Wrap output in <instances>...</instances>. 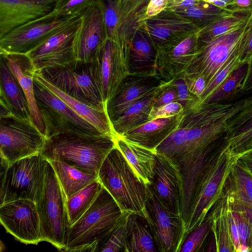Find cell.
I'll return each mask as SVG.
<instances>
[{
  "mask_svg": "<svg viewBox=\"0 0 252 252\" xmlns=\"http://www.w3.org/2000/svg\"><path fill=\"white\" fill-rule=\"evenodd\" d=\"M202 28L156 47L158 72L165 81L181 76L199 53Z\"/></svg>",
  "mask_w": 252,
  "mask_h": 252,
  "instance_id": "obj_13",
  "label": "cell"
},
{
  "mask_svg": "<svg viewBox=\"0 0 252 252\" xmlns=\"http://www.w3.org/2000/svg\"><path fill=\"white\" fill-rule=\"evenodd\" d=\"M229 208L227 195L224 191L209 213L212 218L211 231L214 238L207 251H212L213 248L215 252H236L230 230Z\"/></svg>",
  "mask_w": 252,
  "mask_h": 252,
  "instance_id": "obj_28",
  "label": "cell"
},
{
  "mask_svg": "<svg viewBox=\"0 0 252 252\" xmlns=\"http://www.w3.org/2000/svg\"><path fill=\"white\" fill-rule=\"evenodd\" d=\"M184 112V107L178 102H171L159 107H153L148 116L149 121L172 117Z\"/></svg>",
  "mask_w": 252,
  "mask_h": 252,
  "instance_id": "obj_46",
  "label": "cell"
},
{
  "mask_svg": "<svg viewBox=\"0 0 252 252\" xmlns=\"http://www.w3.org/2000/svg\"><path fill=\"white\" fill-rule=\"evenodd\" d=\"M238 160L223 144L218 150H214L196 184L185 229V239L204 220L222 197L228 176Z\"/></svg>",
  "mask_w": 252,
  "mask_h": 252,
  "instance_id": "obj_4",
  "label": "cell"
},
{
  "mask_svg": "<svg viewBox=\"0 0 252 252\" xmlns=\"http://www.w3.org/2000/svg\"><path fill=\"white\" fill-rule=\"evenodd\" d=\"M45 159L37 154L0 166V205L18 199L35 202L43 181Z\"/></svg>",
  "mask_w": 252,
  "mask_h": 252,
  "instance_id": "obj_7",
  "label": "cell"
},
{
  "mask_svg": "<svg viewBox=\"0 0 252 252\" xmlns=\"http://www.w3.org/2000/svg\"><path fill=\"white\" fill-rule=\"evenodd\" d=\"M188 131L186 127L180 125L177 129L157 147L156 152L176 160L185 151Z\"/></svg>",
  "mask_w": 252,
  "mask_h": 252,
  "instance_id": "obj_39",
  "label": "cell"
},
{
  "mask_svg": "<svg viewBox=\"0 0 252 252\" xmlns=\"http://www.w3.org/2000/svg\"><path fill=\"white\" fill-rule=\"evenodd\" d=\"M239 54L241 63H251L252 61V12L239 49Z\"/></svg>",
  "mask_w": 252,
  "mask_h": 252,
  "instance_id": "obj_47",
  "label": "cell"
},
{
  "mask_svg": "<svg viewBox=\"0 0 252 252\" xmlns=\"http://www.w3.org/2000/svg\"><path fill=\"white\" fill-rule=\"evenodd\" d=\"M98 179L122 211L144 219L150 227L152 220L147 208L145 185L119 149L115 146L104 159Z\"/></svg>",
  "mask_w": 252,
  "mask_h": 252,
  "instance_id": "obj_3",
  "label": "cell"
},
{
  "mask_svg": "<svg viewBox=\"0 0 252 252\" xmlns=\"http://www.w3.org/2000/svg\"><path fill=\"white\" fill-rule=\"evenodd\" d=\"M172 11L181 17L187 18L190 20H193V22L197 26V24H199L201 28L221 18L236 13L231 9L220 8L204 1L188 8L177 9Z\"/></svg>",
  "mask_w": 252,
  "mask_h": 252,
  "instance_id": "obj_35",
  "label": "cell"
},
{
  "mask_svg": "<svg viewBox=\"0 0 252 252\" xmlns=\"http://www.w3.org/2000/svg\"><path fill=\"white\" fill-rule=\"evenodd\" d=\"M147 208L152 220L149 227L157 249L161 252H179L184 241L180 215L170 211L151 185L146 186Z\"/></svg>",
  "mask_w": 252,
  "mask_h": 252,
  "instance_id": "obj_12",
  "label": "cell"
},
{
  "mask_svg": "<svg viewBox=\"0 0 252 252\" xmlns=\"http://www.w3.org/2000/svg\"><path fill=\"white\" fill-rule=\"evenodd\" d=\"M156 161L151 186L164 205L181 216L182 179L180 167L174 159L157 153Z\"/></svg>",
  "mask_w": 252,
  "mask_h": 252,
  "instance_id": "obj_19",
  "label": "cell"
},
{
  "mask_svg": "<svg viewBox=\"0 0 252 252\" xmlns=\"http://www.w3.org/2000/svg\"><path fill=\"white\" fill-rule=\"evenodd\" d=\"M184 116L183 113L170 117L149 121L120 136L146 148L155 149L179 127Z\"/></svg>",
  "mask_w": 252,
  "mask_h": 252,
  "instance_id": "obj_24",
  "label": "cell"
},
{
  "mask_svg": "<svg viewBox=\"0 0 252 252\" xmlns=\"http://www.w3.org/2000/svg\"><path fill=\"white\" fill-rule=\"evenodd\" d=\"M168 0H150L148 4L144 20L159 14L166 7Z\"/></svg>",
  "mask_w": 252,
  "mask_h": 252,
  "instance_id": "obj_50",
  "label": "cell"
},
{
  "mask_svg": "<svg viewBox=\"0 0 252 252\" xmlns=\"http://www.w3.org/2000/svg\"><path fill=\"white\" fill-rule=\"evenodd\" d=\"M177 101V91L176 88L171 84L170 80L167 81L162 87L153 107H159Z\"/></svg>",
  "mask_w": 252,
  "mask_h": 252,
  "instance_id": "obj_49",
  "label": "cell"
},
{
  "mask_svg": "<svg viewBox=\"0 0 252 252\" xmlns=\"http://www.w3.org/2000/svg\"><path fill=\"white\" fill-rule=\"evenodd\" d=\"M223 145L239 158L244 154L252 150V128L245 132L225 137Z\"/></svg>",
  "mask_w": 252,
  "mask_h": 252,
  "instance_id": "obj_43",
  "label": "cell"
},
{
  "mask_svg": "<svg viewBox=\"0 0 252 252\" xmlns=\"http://www.w3.org/2000/svg\"><path fill=\"white\" fill-rule=\"evenodd\" d=\"M77 17L60 15L53 11L0 38V52L26 54Z\"/></svg>",
  "mask_w": 252,
  "mask_h": 252,
  "instance_id": "obj_11",
  "label": "cell"
},
{
  "mask_svg": "<svg viewBox=\"0 0 252 252\" xmlns=\"http://www.w3.org/2000/svg\"><path fill=\"white\" fill-rule=\"evenodd\" d=\"M96 0H57L54 11L63 16L78 17Z\"/></svg>",
  "mask_w": 252,
  "mask_h": 252,
  "instance_id": "obj_44",
  "label": "cell"
},
{
  "mask_svg": "<svg viewBox=\"0 0 252 252\" xmlns=\"http://www.w3.org/2000/svg\"><path fill=\"white\" fill-rule=\"evenodd\" d=\"M49 161L55 172L66 200L98 179L97 174L85 172L63 162Z\"/></svg>",
  "mask_w": 252,
  "mask_h": 252,
  "instance_id": "obj_32",
  "label": "cell"
},
{
  "mask_svg": "<svg viewBox=\"0 0 252 252\" xmlns=\"http://www.w3.org/2000/svg\"><path fill=\"white\" fill-rule=\"evenodd\" d=\"M80 17V25L73 44L74 56L76 60L93 62L107 38L101 0H96Z\"/></svg>",
  "mask_w": 252,
  "mask_h": 252,
  "instance_id": "obj_17",
  "label": "cell"
},
{
  "mask_svg": "<svg viewBox=\"0 0 252 252\" xmlns=\"http://www.w3.org/2000/svg\"><path fill=\"white\" fill-rule=\"evenodd\" d=\"M80 22V17H77L26 54L36 71L63 65L76 60L73 44Z\"/></svg>",
  "mask_w": 252,
  "mask_h": 252,
  "instance_id": "obj_16",
  "label": "cell"
},
{
  "mask_svg": "<svg viewBox=\"0 0 252 252\" xmlns=\"http://www.w3.org/2000/svg\"><path fill=\"white\" fill-rule=\"evenodd\" d=\"M45 140L31 120L12 114L0 117V165L39 154Z\"/></svg>",
  "mask_w": 252,
  "mask_h": 252,
  "instance_id": "obj_8",
  "label": "cell"
},
{
  "mask_svg": "<svg viewBox=\"0 0 252 252\" xmlns=\"http://www.w3.org/2000/svg\"><path fill=\"white\" fill-rule=\"evenodd\" d=\"M57 0H0V38L52 12Z\"/></svg>",
  "mask_w": 252,
  "mask_h": 252,
  "instance_id": "obj_20",
  "label": "cell"
},
{
  "mask_svg": "<svg viewBox=\"0 0 252 252\" xmlns=\"http://www.w3.org/2000/svg\"><path fill=\"white\" fill-rule=\"evenodd\" d=\"M130 214L126 213L123 215L104 242L99 252H124Z\"/></svg>",
  "mask_w": 252,
  "mask_h": 252,
  "instance_id": "obj_40",
  "label": "cell"
},
{
  "mask_svg": "<svg viewBox=\"0 0 252 252\" xmlns=\"http://www.w3.org/2000/svg\"><path fill=\"white\" fill-rule=\"evenodd\" d=\"M233 0H216L212 4L220 8L229 9V7L232 5Z\"/></svg>",
  "mask_w": 252,
  "mask_h": 252,
  "instance_id": "obj_54",
  "label": "cell"
},
{
  "mask_svg": "<svg viewBox=\"0 0 252 252\" xmlns=\"http://www.w3.org/2000/svg\"><path fill=\"white\" fill-rule=\"evenodd\" d=\"M229 218L230 230H231V233L233 241L234 242V246H235V247L236 249V252L237 248L240 244L239 234V231H238V228L237 220H236L235 216L231 209V207L229 205Z\"/></svg>",
  "mask_w": 252,
  "mask_h": 252,
  "instance_id": "obj_51",
  "label": "cell"
},
{
  "mask_svg": "<svg viewBox=\"0 0 252 252\" xmlns=\"http://www.w3.org/2000/svg\"><path fill=\"white\" fill-rule=\"evenodd\" d=\"M102 188V184L97 179L66 200L69 226L75 223L88 210Z\"/></svg>",
  "mask_w": 252,
  "mask_h": 252,
  "instance_id": "obj_34",
  "label": "cell"
},
{
  "mask_svg": "<svg viewBox=\"0 0 252 252\" xmlns=\"http://www.w3.org/2000/svg\"><path fill=\"white\" fill-rule=\"evenodd\" d=\"M250 63H244L236 68L215 90L205 103H219L242 89L246 78Z\"/></svg>",
  "mask_w": 252,
  "mask_h": 252,
  "instance_id": "obj_36",
  "label": "cell"
},
{
  "mask_svg": "<svg viewBox=\"0 0 252 252\" xmlns=\"http://www.w3.org/2000/svg\"><path fill=\"white\" fill-rule=\"evenodd\" d=\"M214 151L213 143L202 150L175 161L180 167L182 175V194L181 216L184 239L185 229L196 184L201 172Z\"/></svg>",
  "mask_w": 252,
  "mask_h": 252,
  "instance_id": "obj_21",
  "label": "cell"
},
{
  "mask_svg": "<svg viewBox=\"0 0 252 252\" xmlns=\"http://www.w3.org/2000/svg\"><path fill=\"white\" fill-rule=\"evenodd\" d=\"M238 161L252 174V150L241 156Z\"/></svg>",
  "mask_w": 252,
  "mask_h": 252,
  "instance_id": "obj_53",
  "label": "cell"
},
{
  "mask_svg": "<svg viewBox=\"0 0 252 252\" xmlns=\"http://www.w3.org/2000/svg\"><path fill=\"white\" fill-rule=\"evenodd\" d=\"M224 191L231 205L252 212V174L238 160L228 176Z\"/></svg>",
  "mask_w": 252,
  "mask_h": 252,
  "instance_id": "obj_29",
  "label": "cell"
},
{
  "mask_svg": "<svg viewBox=\"0 0 252 252\" xmlns=\"http://www.w3.org/2000/svg\"><path fill=\"white\" fill-rule=\"evenodd\" d=\"M252 84V61L250 63V67L246 76V78L243 83L242 89L245 90Z\"/></svg>",
  "mask_w": 252,
  "mask_h": 252,
  "instance_id": "obj_55",
  "label": "cell"
},
{
  "mask_svg": "<svg viewBox=\"0 0 252 252\" xmlns=\"http://www.w3.org/2000/svg\"><path fill=\"white\" fill-rule=\"evenodd\" d=\"M68 95L94 108L106 110L96 61L74 60L65 64L36 71Z\"/></svg>",
  "mask_w": 252,
  "mask_h": 252,
  "instance_id": "obj_6",
  "label": "cell"
},
{
  "mask_svg": "<svg viewBox=\"0 0 252 252\" xmlns=\"http://www.w3.org/2000/svg\"><path fill=\"white\" fill-rule=\"evenodd\" d=\"M125 213L103 187L88 210L68 226L62 251L98 252Z\"/></svg>",
  "mask_w": 252,
  "mask_h": 252,
  "instance_id": "obj_2",
  "label": "cell"
},
{
  "mask_svg": "<svg viewBox=\"0 0 252 252\" xmlns=\"http://www.w3.org/2000/svg\"><path fill=\"white\" fill-rule=\"evenodd\" d=\"M252 12H247L244 14H236L234 13L202 28L199 34V41L209 40L240 26L249 18Z\"/></svg>",
  "mask_w": 252,
  "mask_h": 252,
  "instance_id": "obj_37",
  "label": "cell"
},
{
  "mask_svg": "<svg viewBox=\"0 0 252 252\" xmlns=\"http://www.w3.org/2000/svg\"><path fill=\"white\" fill-rule=\"evenodd\" d=\"M130 44L106 38L96 60L102 94L106 103L129 73Z\"/></svg>",
  "mask_w": 252,
  "mask_h": 252,
  "instance_id": "obj_14",
  "label": "cell"
},
{
  "mask_svg": "<svg viewBox=\"0 0 252 252\" xmlns=\"http://www.w3.org/2000/svg\"><path fill=\"white\" fill-rule=\"evenodd\" d=\"M3 53L10 68L18 79L25 94L34 125L45 136L46 127L38 107L33 89V76L36 70L27 54Z\"/></svg>",
  "mask_w": 252,
  "mask_h": 252,
  "instance_id": "obj_23",
  "label": "cell"
},
{
  "mask_svg": "<svg viewBox=\"0 0 252 252\" xmlns=\"http://www.w3.org/2000/svg\"><path fill=\"white\" fill-rule=\"evenodd\" d=\"M165 83L153 94L130 106L111 123L116 136L122 135L149 121L148 116L150 111Z\"/></svg>",
  "mask_w": 252,
  "mask_h": 252,
  "instance_id": "obj_31",
  "label": "cell"
},
{
  "mask_svg": "<svg viewBox=\"0 0 252 252\" xmlns=\"http://www.w3.org/2000/svg\"><path fill=\"white\" fill-rule=\"evenodd\" d=\"M115 146V138L108 135L67 132L46 137L39 154L48 161L63 162L85 172L97 174Z\"/></svg>",
  "mask_w": 252,
  "mask_h": 252,
  "instance_id": "obj_1",
  "label": "cell"
},
{
  "mask_svg": "<svg viewBox=\"0 0 252 252\" xmlns=\"http://www.w3.org/2000/svg\"><path fill=\"white\" fill-rule=\"evenodd\" d=\"M252 128V104L244 108L228 122L225 137L248 131Z\"/></svg>",
  "mask_w": 252,
  "mask_h": 252,
  "instance_id": "obj_42",
  "label": "cell"
},
{
  "mask_svg": "<svg viewBox=\"0 0 252 252\" xmlns=\"http://www.w3.org/2000/svg\"><path fill=\"white\" fill-rule=\"evenodd\" d=\"M129 73H158L156 48L149 36L140 29L136 31L131 40Z\"/></svg>",
  "mask_w": 252,
  "mask_h": 252,
  "instance_id": "obj_30",
  "label": "cell"
},
{
  "mask_svg": "<svg viewBox=\"0 0 252 252\" xmlns=\"http://www.w3.org/2000/svg\"><path fill=\"white\" fill-rule=\"evenodd\" d=\"M171 83L177 90V102L184 106L185 113L190 108L197 98L189 91L183 77L174 78L171 80Z\"/></svg>",
  "mask_w": 252,
  "mask_h": 252,
  "instance_id": "obj_45",
  "label": "cell"
},
{
  "mask_svg": "<svg viewBox=\"0 0 252 252\" xmlns=\"http://www.w3.org/2000/svg\"><path fill=\"white\" fill-rule=\"evenodd\" d=\"M33 78L55 94L79 115L95 126L103 134L113 137L116 135L107 112L90 106L59 90L36 71Z\"/></svg>",
  "mask_w": 252,
  "mask_h": 252,
  "instance_id": "obj_27",
  "label": "cell"
},
{
  "mask_svg": "<svg viewBox=\"0 0 252 252\" xmlns=\"http://www.w3.org/2000/svg\"><path fill=\"white\" fill-rule=\"evenodd\" d=\"M140 28L150 38L155 48L200 29L194 22L177 13L176 16L159 14L145 19Z\"/></svg>",
  "mask_w": 252,
  "mask_h": 252,
  "instance_id": "obj_22",
  "label": "cell"
},
{
  "mask_svg": "<svg viewBox=\"0 0 252 252\" xmlns=\"http://www.w3.org/2000/svg\"><path fill=\"white\" fill-rule=\"evenodd\" d=\"M0 102L8 107L14 116L32 120L24 92L2 53H0Z\"/></svg>",
  "mask_w": 252,
  "mask_h": 252,
  "instance_id": "obj_25",
  "label": "cell"
},
{
  "mask_svg": "<svg viewBox=\"0 0 252 252\" xmlns=\"http://www.w3.org/2000/svg\"><path fill=\"white\" fill-rule=\"evenodd\" d=\"M0 221L7 232L25 244L42 241L40 222L35 202L18 199L0 205Z\"/></svg>",
  "mask_w": 252,
  "mask_h": 252,
  "instance_id": "obj_15",
  "label": "cell"
},
{
  "mask_svg": "<svg viewBox=\"0 0 252 252\" xmlns=\"http://www.w3.org/2000/svg\"><path fill=\"white\" fill-rule=\"evenodd\" d=\"M212 218L208 214L204 220L186 236L179 252H196L201 249L210 231Z\"/></svg>",
  "mask_w": 252,
  "mask_h": 252,
  "instance_id": "obj_41",
  "label": "cell"
},
{
  "mask_svg": "<svg viewBox=\"0 0 252 252\" xmlns=\"http://www.w3.org/2000/svg\"><path fill=\"white\" fill-rule=\"evenodd\" d=\"M241 64V62L239 58V52H238L228 60L212 80L206 85L205 89L200 97L197 99L190 108L186 113L204 104L215 90Z\"/></svg>",
  "mask_w": 252,
  "mask_h": 252,
  "instance_id": "obj_38",
  "label": "cell"
},
{
  "mask_svg": "<svg viewBox=\"0 0 252 252\" xmlns=\"http://www.w3.org/2000/svg\"><path fill=\"white\" fill-rule=\"evenodd\" d=\"M116 146L122 153L139 179L145 185H152L156 166L157 152L116 135Z\"/></svg>",
  "mask_w": 252,
  "mask_h": 252,
  "instance_id": "obj_26",
  "label": "cell"
},
{
  "mask_svg": "<svg viewBox=\"0 0 252 252\" xmlns=\"http://www.w3.org/2000/svg\"><path fill=\"white\" fill-rule=\"evenodd\" d=\"M166 82L158 73H130L106 104V110L111 123L130 106L153 94Z\"/></svg>",
  "mask_w": 252,
  "mask_h": 252,
  "instance_id": "obj_18",
  "label": "cell"
},
{
  "mask_svg": "<svg viewBox=\"0 0 252 252\" xmlns=\"http://www.w3.org/2000/svg\"><path fill=\"white\" fill-rule=\"evenodd\" d=\"M33 89L37 104L46 127L45 138L67 132L103 134L34 78Z\"/></svg>",
  "mask_w": 252,
  "mask_h": 252,
  "instance_id": "obj_9",
  "label": "cell"
},
{
  "mask_svg": "<svg viewBox=\"0 0 252 252\" xmlns=\"http://www.w3.org/2000/svg\"><path fill=\"white\" fill-rule=\"evenodd\" d=\"M140 217L130 214L124 252H157L155 241L149 225L140 220Z\"/></svg>",
  "mask_w": 252,
  "mask_h": 252,
  "instance_id": "obj_33",
  "label": "cell"
},
{
  "mask_svg": "<svg viewBox=\"0 0 252 252\" xmlns=\"http://www.w3.org/2000/svg\"><path fill=\"white\" fill-rule=\"evenodd\" d=\"M180 77L184 78L190 93L198 99L206 85L205 78L202 75L196 74H184Z\"/></svg>",
  "mask_w": 252,
  "mask_h": 252,
  "instance_id": "obj_48",
  "label": "cell"
},
{
  "mask_svg": "<svg viewBox=\"0 0 252 252\" xmlns=\"http://www.w3.org/2000/svg\"><path fill=\"white\" fill-rule=\"evenodd\" d=\"M202 0H172L168 2L167 6L174 10L177 9L188 8L201 3ZM166 6V7H167Z\"/></svg>",
  "mask_w": 252,
  "mask_h": 252,
  "instance_id": "obj_52",
  "label": "cell"
},
{
  "mask_svg": "<svg viewBox=\"0 0 252 252\" xmlns=\"http://www.w3.org/2000/svg\"><path fill=\"white\" fill-rule=\"evenodd\" d=\"M66 198L50 162L45 159L44 177L35 202L38 214L42 241L59 251L65 247L69 226Z\"/></svg>",
  "mask_w": 252,
  "mask_h": 252,
  "instance_id": "obj_5",
  "label": "cell"
},
{
  "mask_svg": "<svg viewBox=\"0 0 252 252\" xmlns=\"http://www.w3.org/2000/svg\"><path fill=\"white\" fill-rule=\"evenodd\" d=\"M251 16L244 23L221 35L209 40L199 41L198 54L181 76L202 75L207 85L228 60L239 52Z\"/></svg>",
  "mask_w": 252,
  "mask_h": 252,
  "instance_id": "obj_10",
  "label": "cell"
}]
</instances>
